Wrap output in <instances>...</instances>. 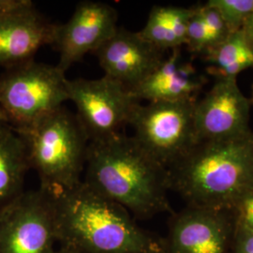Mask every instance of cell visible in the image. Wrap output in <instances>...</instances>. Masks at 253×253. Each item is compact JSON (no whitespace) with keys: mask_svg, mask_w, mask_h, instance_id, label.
Instances as JSON below:
<instances>
[{"mask_svg":"<svg viewBox=\"0 0 253 253\" xmlns=\"http://www.w3.org/2000/svg\"><path fill=\"white\" fill-rule=\"evenodd\" d=\"M67 90L90 142L121 132L141 102L123 84L107 76L93 80L68 79Z\"/></svg>","mask_w":253,"mask_h":253,"instance_id":"8","label":"cell"},{"mask_svg":"<svg viewBox=\"0 0 253 253\" xmlns=\"http://www.w3.org/2000/svg\"><path fill=\"white\" fill-rule=\"evenodd\" d=\"M93 54L104 76L123 84L129 92L164 59V52L145 41L139 32L118 27Z\"/></svg>","mask_w":253,"mask_h":253,"instance_id":"12","label":"cell"},{"mask_svg":"<svg viewBox=\"0 0 253 253\" xmlns=\"http://www.w3.org/2000/svg\"><path fill=\"white\" fill-rule=\"evenodd\" d=\"M193 7L154 6L150 10L141 36L161 51L186 45L187 31Z\"/></svg>","mask_w":253,"mask_h":253,"instance_id":"16","label":"cell"},{"mask_svg":"<svg viewBox=\"0 0 253 253\" xmlns=\"http://www.w3.org/2000/svg\"><path fill=\"white\" fill-rule=\"evenodd\" d=\"M118 11L107 3H78L70 20L56 27L53 43L59 52L56 66L66 73L85 54H93L118 30Z\"/></svg>","mask_w":253,"mask_h":253,"instance_id":"11","label":"cell"},{"mask_svg":"<svg viewBox=\"0 0 253 253\" xmlns=\"http://www.w3.org/2000/svg\"><path fill=\"white\" fill-rule=\"evenodd\" d=\"M232 253H253V233L235 227Z\"/></svg>","mask_w":253,"mask_h":253,"instance_id":"22","label":"cell"},{"mask_svg":"<svg viewBox=\"0 0 253 253\" xmlns=\"http://www.w3.org/2000/svg\"><path fill=\"white\" fill-rule=\"evenodd\" d=\"M57 242L53 197L24 191L0 210V253H54Z\"/></svg>","mask_w":253,"mask_h":253,"instance_id":"7","label":"cell"},{"mask_svg":"<svg viewBox=\"0 0 253 253\" xmlns=\"http://www.w3.org/2000/svg\"><path fill=\"white\" fill-rule=\"evenodd\" d=\"M240 30L244 33L245 37L253 45V10L250 14V16L246 20L243 27Z\"/></svg>","mask_w":253,"mask_h":253,"instance_id":"24","label":"cell"},{"mask_svg":"<svg viewBox=\"0 0 253 253\" xmlns=\"http://www.w3.org/2000/svg\"><path fill=\"white\" fill-rule=\"evenodd\" d=\"M207 4L217 9L231 33L242 28L253 10V0H209Z\"/></svg>","mask_w":253,"mask_h":253,"instance_id":"18","label":"cell"},{"mask_svg":"<svg viewBox=\"0 0 253 253\" xmlns=\"http://www.w3.org/2000/svg\"><path fill=\"white\" fill-rule=\"evenodd\" d=\"M152 253H163V250H162V247H161V249L160 250H158V251H156V252H154Z\"/></svg>","mask_w":253,"mask_h":253,"instance_id":"27","label":"cell"},{"mask_svg":"<svg viewBox=\"0 0 253 253\" xmlns=\"http://www.w3.org/2000/svg\"><path fill=\"white\" fill-rule=\"evenodd\" d=\"M85 166L83 181L132 216L149 218L172 212L167 196V170L145 153L133 137L119 132L91 141Z\"/></svg>","mask_w":253,"mask_h":253,"instance_id":"1","label":"cell"},{"mask_svg":"<svg viewBox=\"0 0 253 253\" xmlns=\"http://www.w3.org/2000/svg\"><path fill=\"white\" fill-rule=\"evenodd\" d=\"M205 58L210 64L209 73L217 78H237L239 73L253 69V45L238 30L210 49Z\"/></svg>","mask_w":253,"mask_h":253,"instance_id":"17","label":"cell"},{"mask_svg":"<svg viewBox=\"0 0 253 253\" xmlns=\"http://www.w3.org/2000/svg\"><path fill=\"white\" fill-rule=\"evenodd\" d=\"M251 100V103H252V105H253V92H252V98L250 99Z\"/></svg>","mask_w":253,"mask_h":253,"instance_id":"28","label":"cell"},{"mask_svg":"<svg viewBox=\"0 0 253 253\" xmlns=\"http://www.w3.org/2000/svg\"><path fill=\"white\" fill-rule=\"evenodd\" d=\"M54 201L57 242L77 253H152L162 239L138 226L124 208L84 181Z\"/></svg>","mask_w":253,"mask_h":253,"instance_id":"2","label":"cell"},{"mask_svg":"<svg viewBox=\"0 0 253 253\" xmlns=\"http://www.w3.org/2000/svg\"><path fill=\"white\" fill-rule=\"evenodd\" d=\"M1 123H5V121H4V118L2 117V114H1V112H0V124Z\"/></svg>","mask_w":253,"mask_h":253,"instance_id":"26","label":"cell"},{"mask_svg":"<svg viewBox=\"0 0 253 253\" xmlns=\"http://www.w3.org/2000/svg\"><path fill=\"white\" fill-rule=\"evenodd\" d=\"M230 213L235 227L253 233V190L240 198Z\"/></svg>","mask_w":253,"mask_h":253,"instance_id":"21","label":"cell"},{"mask_svg":"<svg viewBox=\"0 0 253 253\" xmlns=\"http://www.w3.org/2000/svg\"><path fill=\"white\" fill-rule=\"evenodd\" d=\"M75 253V252H73V251H71V250H69V249H66V248H62L61 247V249L60 250H58V251H55V253Z\"/></svg>","mask_w":253,"mask_h":253,"instance_id":"25","label":"cell"},{"mask_svg":"<svg viewBox=\"0 0 253 253\" xmlns=\"http://www.w3.org/2000/svg\"><path fill=\"white\" fill-rule=\"evenodd\" d=\"M17 133L27 145L41 190L56 196L81 184L90 141L76 115L62 106Z\"/></svg>","mask_w":253,"mask_h":253,"instance_id":"4","label":"cell"},{"mask_svg":"<svg viewBox=\"0 0 253 253\" xmlns=\"http://www.w3.org/2000/svg\"><path fill=\"white\" fill-rule=\"evenodd\" d=\"M56 27L34 4L0 16V67L8 70L34 60L42 46L53 45Z\"/></svg>","mask_w":253,"mask_h":253,"instance_id":"13","label":"cell"},{"mask_svg":"<svg viewBox=\"0 0 253 253\" xmlns=\"http://www.w3.org/2000/svg\"><path fill=\"white\" fill-rule=\"evenodd\" d=\"M186 46L191 53L204 55L211 48L208 28L201 17L197 6L193 7V12L189 21Z\"/></svg>","mask_w":253,"mask_h":253,"instance_id":"19","label":"cell"},{"mask_svg":"<svg viewBox=\"0 0 253 253\" xmlns=\"http://www.w3.org/2000/svg\"><path fill=\"white\" fill-rule=\"evenodd\" d=\"M167 182L188 206L230 212L253 190V131L200 142L167 170Z\"/></svg>","mask_w":253,"mask_h":253,"instance_id":"3","label":"cell"},{"mask_svg":"<svg viewBox=\"0 0 253 253\" xmlns=\"http://www.w3.org/2000/svg\"><path fill=\"white\" fill-rule=\"evenodd\" d=\"M205 83L192 63L183 60L181 48H176L130 93L147 102L196 99Z\"/></svg>","mask_w":253,"mask_h":253,"instance_id":"14","label":"cell"},{"mask_svg":"<svg viewBox=\"0 0 253 253\" xmlns=\"http://www.w3.org/2000/svg\"><path fill=\"white\" fill-rule=\"evenodd\" d=\"M27 145L6 123L0 124V210L24 192V182L30 169Z\"/></svg>","mask_w":253,"mask_h":253,"instance_id":"15","label":"cell"},{"mask_svg":"<svg viewBox=\"0 0 253 253\" xmlns=\"http://www.w3.org/2000/svg\"><path fill=\"white\" fill-rule=\"evenodd\" d=\"M65 73L35 60L0 75V112L16 132L33 126L69 100Z\"/></svg>","mask_w":253,"mask_h":253,"instance_id":"5","label":"cell"},{"mask_svg":"<svg viewBox=\"0 0 253 253\" xmlns=\"http://www.w3.org/2000/svg\"><path fill=\"white\" fill-rule=\"evenodd\" d=\"M196 99L138 103L128 124L136 143L168 170L190 153L198 138L194 122Z\"/></svg>","mask_w":253,"mask_h":253,"instance_id":"6","label":"cell"},{"mask_svg":"<svg viewBox=\"0 0 253 253\" xmlns=\"http://www.w3.org/2000/svg\"><path fill=\"white\" fill-rule=\"evenodd\" d=\"M197 7L201 17L208 28V35L211 42L210 49H212L222 42L231 34V32L217 9L210 7L207 3L205 5H197Z\"/></svg>","mask_w":253,"mask_h":253,"instance_id":"20","label":"cell"},{"mask_svg":"<svg viewBox=\"0 0 253 253\" xmlns=\"http://www.w3.org/2000/svg\"><path fill=\"white\" fill-rule=\"evenodd\" d=\"M251 100L240 89L237 78H217L194 106L198 142L220 141L246 135L250 127Z\"/></svg>","mask_w":253,"mask_h":253,"instance_id":"10","label":"cell"},{"mask_svg":"<svg viewBox=\"0 0 253 253\" xmlns=\"http://www.w3.org/2000/svg\"><path fill=\"white\" fill-rule=\"evenodd\" d=\"M30 0H0V16L32 5Z\"/></svg>","mask_w":253,"mask_h":253,"instance_id":"23","label":"cell"},{"mask_svg":"<svg viewBox=\"0 0 253 253\" xmlns=\"http://www.w3.org/2000/svg\"><path fill=\"white\" fill-rule=\"evenodd\" d=\"M234 230L230 212L188 206L172 214L162 250L163 253H229Z\"/></svg>","mask_w":253,"mask_h":253,"instance_id":"9","label":"cell"}]
</instances>
